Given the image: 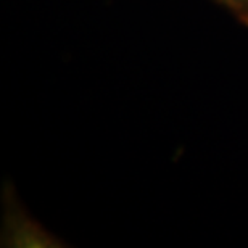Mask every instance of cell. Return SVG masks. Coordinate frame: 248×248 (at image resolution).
I'll use <instances>...</instances> for the list:
<instances>
[{"mask_svg": "<svg viewBox=\"0 0 248 248\" xmlns=\"http://www.w3.org/2000/svg\"><path fill=\"white\" fill-rule=\"evenodd\" d=\"M2 247H34V248H55L63 247L57 237L39 226L24 211L15 198L12 188L3 190V222H2Z\"/></svg>", "mask_w": 248, "mask_h": 248, "instance_id": "1", "label": "cell"}, {"mask_svg": "<svg viewBox=\"0 0 248 248\" xmlns=\"http://www.w3.org/2000/svg\"><path fill=\"white\" fill-rule=\"evenodd\" d=\"M213 2L227 10L240 24L248 26V0H213Z\"/></svg>", "mask_w": 248, "mask_h": 248, "instance_id": "2", "label": "cell"}]
</instances>
